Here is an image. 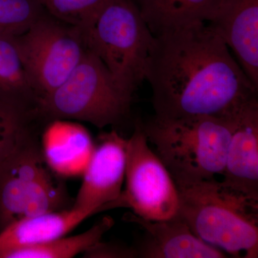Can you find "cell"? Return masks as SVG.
Returning a JSON list of instances; mask_svg holds the SVG:
<instances>
[{"label":"cell","mask_w":258,"mask_h":258,"mask_svg":"<svg viewBox=\"0 0 258 258\" xmlns=\"http://www.w3.org/2000/svg\"><path fill=\"white\" fill-rule=\"evenodd\" d=\"M133 96L86 49L68 79L38 101L36 114L50 120H83L102 128L120 124L128 118Z\"/></svg>","instance_id":"cell-5"},{"label":"cell","mask_w":258,"mask_h":258,"mask_svg":"<svg viewBox=\"0 0 258 258\" xmlns=\"http://www.w3.org/2000/svg\"><path fill=\"white\" fill-rule=\"evenodd\" d=\"M177 188L179 214L199 238L235 257H258V200L215 179Z\"/></svg>","instance_id":"cell-3"},{"label":"cell","mask_w":258,"mask_h":258,"mask_svg":"<svg viewBox=\"0 0 258 258\" xmlns=\"http://www.w3.org/2000/svg\"><path fill=\"white\" fill-rule=\"evenodd\" d=\"M44 10L64 23L81 27L104 0H36Z\"/></svg>","instance_id":"cell-20"},{"label":"cell","mask_w":258,"mask_h":258,"mask_svg":"<svg viewBox=\"0 0 258 258\" xmlns=\"http://www.w3.org/2000/svg\"><path fill=\"white\" fill-rule=\"evenodd\" d=\"M14 40L37 103L68 79L87 49L79 27L45 10Z\"/></svg>","instance_id":"cell-7"},{"label":"cell","mask_w":258,"mask_h":258,"mask_svg":"<svg viewBox=\"0 0 258 258\" xmlns=\"http://www.w3.org/2000/svg\"><path fill=\"white\" fill-rule=\"evenodd\" d=\"M95 143L87 129L70 120L53 119L42 137V154L56 175H83L92 155Z\"/></svg>","instance_id":"cell-13"},{"label":"cell","mask_w":258,"mask_h":258,"mask_svg":"<svg viewBox=\"0 0 258 258\" xmlns=\"http://www.w3.org/2000/svg\"><path fill=\"white\" fill-rule=\"evenodd\" d=\"M125 189L110 209L127 208L141 218L164 220L178 215L179 190L170 173L153 152L137 120L127 139Z\"/></svg>","instance_id":"cell-8"},{"label":"cell","mask_w":258,"mask_h":258,"mask_svg":"<svg viewBox=\"0 0 258 258\" xmlns=\"http://www.w3.org/2000/svg\"><path fill=\"white\" fill-rule=\"evenodd\" d=\"M145 80L161 118H225L257 98V88L205 22L154 36Z\"/></svg>","instance_id":"cell-1"},{"label":"cell","mask_w":258,"mask_h":258,"mask_svg":"<svg viewBox=\"0 0 258 258\" xmlns=\"http://www.w3.org/2000/svg\"><path fill=\"white\" fill-rule=\"evenodd\" d=\"M208 23L258 89V0H222Z\"/></svg>","instance_id":"cell-11"},{"label":"cell","mask_w":258,"mask_h":258,"mask_svg":"<svg viewBox=\"0 0 258 258\" xmlns=\"http://www.w3.org/2000/svg\"><path fill=\"white\" fill-rule=\"evenodd\" d=\"M232 115L169 118L154 115L142 126L176 186L181 187L222 175Z\"/></svg>","instance_id":"cell-2"},{"label":"cell","mask_w":258,"mask_h":258,"mask_svg":"<svg viewBox=\"0 0 258 258\" xmlns=\"http://www.w3.org/2000/svg\"><path fill=\"white\" fill-rule=\"evenodd\" d=\"M114 220L111 217H104L89 230L71 237H58L55 240L38 244L13 249L3 254L1 258H71L81 253L97 242L111 230Z\"/></svg>","instance_id":"cell-17"},{"label":"cell","mask_w":258,"mask_h":258,"mask_svg":"<svg viewBox=\"0 0 258 258\" xmlns=\"http://www.w3.org/2000/svg\"><path fill=\"white\" fill-rule=\"evenodd\" d=\"M88 258H135L138 257L136 247L116 242H97L83 253Z\"/></svg>","instance_id":"cell-21"},{"label":"cell","mask_w":258,"mask_h":258,"mask_svg":"<svg viewBox=\"0 0 258 258\" xmlns=\"http://www.w3.org/2000/svg\"><path fill=\"white\" fill-rule=\"evenodd\" d=\"M144 230L137 244L141 258H224L225 252L210 245L193 233L178 213L164 220H149L137 215L131 216Z\"/></svg>","instance_id":"cell-12"},{"label":"cell","mask_w":258,"mask_h":258,"mask_svg":"<svg viewBox=\"0 0 258 258\" xmlns=\"http://www.w3.org/2000/svg\"><path fill=\"white\" fill-rule=\"evenodd\" d=\"M79 28L86 48L103 62L120 87L134 95L145 80L154 41L134 0H104Z\"/></svg>","instance_id":"cell-4"},{"label":"cell","mask_w":258,"mask_h":258,"mask_svg":"<svg viewBox=\"0 0 258 258\" xmlns=\"http://www.w3.org/2000/svg\"><path fill=\"white\" fill-rule=\"evenodd\" d=\"M154 36L191 24L208 23L222 0H134Z\"/></svg>","instance_id":"cell-15"},{"label":"cell","mask_w":258,"mask_h":258,"mask_svg":"<svg viewBox=\"0 0 258 258\" xmlns=\"http://www.w3.org/2000/svg\"><path fill=\"white\" fill-rule=\"evenodd\" d=\"M127 139L116 131L101 134L83 174L71 208L93 213L109 210L119 198L125 181Z\"/></svg>","instance_id":"cell-9"},{"label":"cell","mask_w":258,"mask_h":258,"mask_svg":"<svg viewBox=\"0 0 258 258\" xmlns=\"http://www.w3.org/2000/svg\"><path fill=\"white\" fill-rule=\"evenodd\" d=\"M44 11L36 0H0V36L23 33Z\"/></svg>","instance_id":"cell-19"},{"label":"cell","mask_w":258,"mask_h":258,"mask_svg":"<svg viewBox=\"0 0 258 258\" xmlns=\"http://www.w3.org/2000/svg\"><path fill=\"white\" fill-rule=\"evenodd\" d=\"M33 118L30 112L0 100V165L33 137L30 128Z\"/></svg>","instance_id":"cell-18"},{"label":"cell","mask_w":258,"mask_h":258,"mask_svg":"<svg viewBox=\"0 0 258 258\" xmlns=\"http://www.w3.org/2000/svg\"><path fill=\"white\" fill-rule=\"evenodd\" d=\"M55 175L34 136L0 165V231L21 219L64 210L67 194Z\"/></svg>","instance_id":"cell-6"},{"label":"cell","mask_w":258,"mask_h":258,"mask_svg":"<svg viewBox=\"0 0 258 258\" xmlns=\"http://www.w3.org/2000/svg\"><path fill=\"white\" fill-rule=\"evenodd\" d=\"M93 215L90 210L71 208L13 222L0 231V258L13 249L38 245L63 237Z\"/></svg>","instance_id":"cell-14"},{"label":"cell","mask_w":258,"mask_h":258,"mask_svg":"<svg viewBox=\"0 0 258 258\" xmlns=\"http://www.w3.org/2000/svg\"><path fill=\"white\" fill-rule=\"evenodd\" d=\"M0 100L36 116L37 97L29 81L14 37L0 36Z\"/></svg>","instance_id":"cell-16"},{"label":"cell","mask_w":258,"mask_h":258,"mask_svg":"<svg viewBox=\"0 0 258 258\" xmlns=\"http://www.w3.org/2000/svg\"><path fill=\"white\" fill-rule=\"evenodd\" d=\"M232 130L222 184L258 200V100H251L232 115Z\"/></svg>","instance_id":"cell-10"}]
</instances>
